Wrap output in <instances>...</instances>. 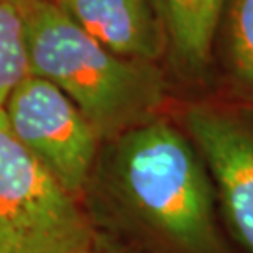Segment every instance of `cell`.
I'll return each mask as SVG.
<instances>
[{"label":"cell","instance_id":"obj_1","mask_svg":"<svg viewBox=\"0 0 253 253\" xmlns=\"http://www.w3.org/2000/svg\"><path fill=\"white\" fill-rule=\"evenodd\" d=\"M109 143L105 183L138 234L165 253H227L214 186L188 133L155 117Z\"/></svg>","mask_w":253,"mask_h":253},{"label":"cell","instance_id":"obj_2","mask_svg":"<svg viewBox=\"0 0 253 253\" xmlns=\"http://www.w3.org/2000/svg\"><path fill=\"white\" fill-rule=\"evenodd\" d=\"M25 20L30 74L58 85L100 140L158 117L166 81L155 63L122 58L74 23L54 0L18 5Z\"/></svg>","mask_w":253,"mask_h":253},{"label":"cell","instance_id":"obj_3","mask_svg":"<svg viewBox=\"0 0 253 253\" xmlns=\"http://www.w3.org/2000/svg\"><path fill=\"white\" fill-rule=\"evenodd\" d=\"M95 242L78 197L18 143L0 109V253H89Z\"/></svg>","mask_w":253,"mask_h":253},{"label":"cell","instance_id":"obj_4","mask_svg":"<svg viewBox=\"0 0 253 253\" xmlns=\"http://www.w3.org/2000/svg\"><path fill=\"white\" fill-rule=\"evenodd\" d=\"M18 143L71 196L89 183L100 136L58 85L28 74L3 105Z\"/></svg>","mask_w":253,"mask_h":253},{"label":"cell","instance_id":"obj_5","mask_svg":"<svg viewBox=\"0 0 253 253\" xmlns=\"http://www.w3.org/2000/svg\"><path fill=\"white\" fill-rule=\"evenodd\" d=\"M184 128L214 186L227 230L244 253H253V122L239 110L196 104Z\"/></svg>","mask_w":253,"mask_h":253},{"label":"cell","instance_id":"obj_6","mask_svg":"<svg viewBox=\"0 0 253 253\" xmlns=\"http://www.w3.org/2000/svg\"><path fill=\"white\" fill-rule=\"evenodd\" d=\"M85 33L115 54L155 63L168 49L160 0H54Z\"/></svg>","mask_w":253,"mask_h":253},{"label":"cell","instance_id":"obj_7","mask_svg":"<svg viewBox=\"0 0 253 253\" xmlns=\"http://www.w3.org/2000/svg\"><path fill=\"white\" fill-rule=\"evenodd\" d=\"M160 3L168 48L176 61L186 73L202 74L209 66L227 0H160Z\"/></svg>","mask_w":253,"mask_h":253},{"label":"cell","instance_id":"obj_8","mask_svg":"<svg viewBox=\"0 0 253 253\" xmlns=\"http://www.w3.org/2000/svg\"><path fill=\"white\" fill-rule=\"evenodd\" d=\"M30 74L25 20L18 5L0 2V109Z\"/></svg>","mask_w":253,"mask_h":253},{"label":"cell","instance_id":"obj_9","mask_svg":"<svg viewBox=\"0 0 253 253\" xmlns=\"http://www.w3.org/2000/svg\"><path fill=\"white\" fill-rule=\"evenodd\" d=\"M220 28L225 30L230 73L253 94V0H227Z\"/></svg>","mask_w":253,"mask_h":253},{"label":"cell","instance_id":"obj_10","mask_svg":"<svg viewBox=\"0 0 253 253\" xmlns=\"http://www.w3.org/2000/svg\"><path fill=\"white\" fill-rule=\"evenodd\" d=\"M0 2H7V3H13V5H27V3H33V2H43V0H0Z\"/></svg>","mask_w":253,"mask_h":253},{"label":"cell","instance_id":"obj_11","mask_svg":"<svg viewBox=\"0 0 253 253\" xmlns=\"http://www.w3.org/2000/svg\"><path fill=\"white\" fill-rule=\"evenodd\" d=\"M89 253H117V252H114V250H107V249H104V247H100L97 242H95V245H94V249L90 250Z\"/></svg>","mask_w":253,"mask_h":253}]
</instances>
